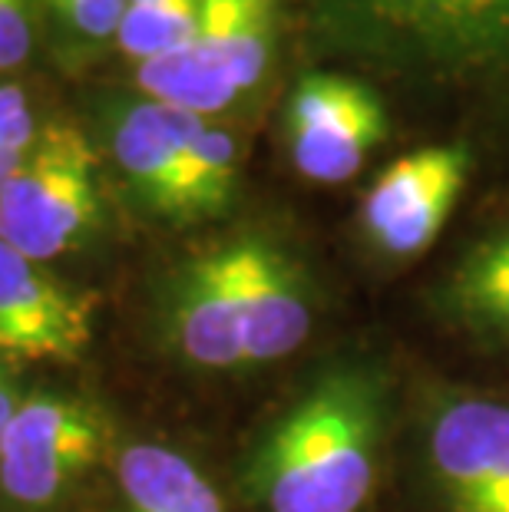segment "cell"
<instances>
[{
    "mask_svg": "<svg viewBox=\"0 0 509 512\" xmlns=\"http://www.w3.org/2000/svg\"><path fill=\"white\" fill-rule=\"evenodd\" d=\"M391 377L374 357L324 364L248 453L245 489L262 512H364L384 466Z\"/></svg>",
    "mask_w": 509,
    "mask_h": 512,
    "instance_id": "6da1fadb",
    "label": "cell"
},
{
    "mask_svg": "<svg viewBox=\"0 0 509 512\" xmlns=\"http://www.w3.org/2000/svg\"><path fill=\"white\" fill-rule=\"evenodd\" d=\"M162 301V328L182 361L245 370L295 354L321 298L295 255L262 235H238L192 255Z\"/></svg>",
    "mask_w": 509,
    "mask_h": 512,
    "instance_id": "7a4b0ae2",
    "label": "cell"
},
{
    "mask_svg": "<svg viewBox=\"0 0 509 512\" xmlns=\"http://www.w3.org/2000/svg\"><path fill=\"white\" fill-rule=\"evenodd\" d=\"M113 152L136 192L172 219L215 215L229 195V136L199 113L156 100L126 106L113 129Z\"/></svg>",
    "mask_w": 509,
    "mask_h": 512,
    "instance_id": "3957f363",
    "label": "cell"
},
{
    "mask_svg": "<svg viewBox=\"0 0 509 512\" xmlns=\"http://www.w3.org/2000/svg\"><path fill=\"white\" fill-rule=\"evenodd\" d=\"M278 0H202L189 43L139 63L146 100L209 119L255 90L272 63Z\"/></svg>",
    "mask_w": 509,
    "mask_h": 512,
    "instance_id": "277c9868",
    "label": "cell"
},
{
    "mask_svg": "<svg viewBox=\"0 0 509 512\" xmlns=\"http://www.w3.org/2000/svg\"><path fill=\"white\" fill-rule=\"evenodd\" d=\"M96 156L67 123L37 133L24 166L0 192V242L30 261H53L96 225Z\"/></svg>",
    "mask_w": 509,
    "mask_h": 512,
    "instance_id": "5b68a950",
    "label": "cell"
},
{
    "mask_svg": "<svg viewBox=\"0 0 509 512\" xmlns=\"http://www.w3.org/2000/svg\"><path fill=\"white\" fill-rule=\"evenodd\" d=\"M437 512H509V400L440 390L420 417Z\"/></svg>",
    "mask_w": 509,
    "mask_h": 512,
    "instance_id": "8992f818",
    "label": "cell"
},
{
    "mask_svg": "<svg viewBox=\"0 0 509 512\" xmlns=\"http://www.w3.org/2000/svg\"><path fill=\"white\" fill-rule=\"evenodd\" d=\"M106 423L90 403L37 394L17 403L0 443V489L24 509L50 506L103 460Z\"/></svg>",
    "mask_w": 509,
    "mask_h": 512,
    "instance_id": "52a82bcc",
    "label": "cell"
},
{
    "mask_svg": "<svg viewBox=\"0 0 509 512\" xmlns=\"http://www.w3.org/2000/svg\"><path fill=\"white\" fill-rule=\"evenodd\" d=\"M285 133L291 162L311 182H344L364 166L387 136V113L377 93L338 73L305 76L288 100Z\"/></svg>",
    "mask_w": 509,
    "mask_h": 512,
    "instance_id": "ba28073f",
    "label": "cell"
},
{
    "mask_svg": "<svg viewBox=\"0 0 509 512\" xmlns=\"http://www.w3.org/2000/svg\"><path fill=\"white\" fill-rule=\"evenodd\" d=\"M467 172L470 159L460 146H427L394 159L364 195L367 242L387 258L427 252L460 202Z\"/></svg>",
    "mask_w": 509,
    "mask_h": 512,
    "instance_id": "9c48e42d",
    "label": "cell"
},
{
    "mask_svg": "<svg viewBox=\"0 0 509 512\" xmlns=\"http://www.w3.org/2000/svg\"><path fill=\"white\" fill-rule=\"evenodd\" d=\"M93 341V298L0 242V354L77 361Z\"/></svg>",
    "mask_w": 509,
    "mask_h": 512,
    "instance_id": "30bf717a",
    "label": "cell"
},
{
    "mask_svg": "<svg viewBox=\"0 0 509 512\" xmlns=\"http://www.w3.org/2000/svg\"><path fill=\"white\" fill-rule=\"evenodd\" d=\"M433 308L476 341L509 347V228L476 242L447 271Z\"/></svg>",
    "mask_w": 509,
    "mask_h": 512,
    "instance_id": "8fae6325",
    "label": "cell"
},
{
    "mask_svg": "<svg viewBox=\"0 0 509 512\" xmlns=\"http://www.w3.org/2000/svg\"><path fill=\"white\" fill-rule=\"evenodd\" d=\"M119 499L123 512H225L212 479L162 443H133L119 453Z\"/></svg>",
    "mask_w": 509,
    "mask_h": 512,
    "instance_id": "7c38bea8",
    "label": "cell"
},
{
    "mask_svg": "<svg viewBox=\"0 0 509 512\" xmlns=\"http://www.w3.org/2000/svg\"><path fill=\"white\" fill-rule=\"evenodd\" d=\"M202 0H126L116 43L129 60L149 63L176 53L196 34Z\"/></svg>",
    "mask_w": 509,
    "mask_h": 512,
    "instance_id": "4fadbf2b",
    "label": "cell"
},
{
    "mask_svg": "<svg viewBox=\"0 0 509 512\" xmlns=\"http://www.w3.org/2000/svg\"><path fill=\"white\" fill-rule=\"evenodd\" d=\"M53 4L60 7V14L67 17L70 27L80 30L83 37L106 40V37H116L126 0H53Z\"/></svg>",
    "mask_w": 509,
    "mask_h": 512,
    "instance_id": "5bb4252c",
    "label": "cell"
},
{
    "mask_svg": "<svg viewBox=\"0 0 509 512\" xmlns=\"http://www.w3.org/2000/svg\"><path fill=\"white\" fill-rule=\"evenodd\" d=\"M37 143V123L27 96L14 83L0 80V149L27 152Z\"/></svg>",
    "mask_w": 509,
    "mask_h": 512,
    "instance_id": "9a60e30c",
    "label": "cell"
},
{
    "mask_svg": "<svg viewBox=\"0 0 509 512\" xmlns=\"http://www.w3.org/2000/svg\"><path fill=\"white\" fill-rule=\"evenodd\" d=\"M34 30H30L24 0H0V73L27 60Z\"/></svg>",
    "mask_w": 509,
    "mask_h": 512,
    "instance_id": "2e32d148",
    "label": "cell"
},
{
    "mask_svg": "<svg viewBox=\"0 0 509 512\" xmlns=\"http://www.w3.org/2000/svg\"><path fill=\"white\" fill-rule=\"evenodd\" d=\"M500 7H509V0H450V20L453 27L486 24V20L503 17Z\"/></svg>",
    "mask_w": 509,
    "mask_h": 512,
    "instance_id": "e0dca14e",
    "label": "cell"
},
{
    "mask_svg": "<svg viewBox=\"0 0 509 512\" xmlns=\"http://www.w3.org/2000/svg\"><path fill=\"white\" fill-rule=\"evenodd\" d=\"M404 7H417L414 14L430 24H450V0H397Z\"/></svg>",
    "mask_w": 509,
    "mask_h": 512,
    "instance_id": "ac0fdd59",
    "label": "cell"
},
{
    "mask_svg": "<svg viewBox=\"0 0 509 512\" xmlns=\"http://www.w3.org/2000/svg\"><path fill=\"white\" fill-rule=\"evenodd\" d=\"M27 152H30V149H27ZM27 152H20V149H0V192L7 189V182L17 176V169H20V166H24Z\"/></svg>",
    "mask_w": 509,
    "mask_h": 512,
    "instance_id": "d6986e66",
    "label": "cell"
},
{
    "mask_svg": "<svg viewBox=\"0 0 509 512\" xmlns=\"http://www.w3.org/2000/svg\"><path fill=\"white\" fill-rule=\"evenodd\" d=\"M17 397H14V387L7 384L4 377H0V443H4V433L10 427V420H14V410H17Z\"/></svg>",
    "mask_w": 509,
    "mask_h": 512,
    "instance_id": "ffe728a7",
    "label": "cell"
}]
</instances>
